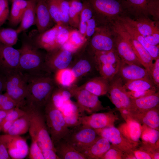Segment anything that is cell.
Instances as JSON below:
<instances>
[{
  "label": "cell",
  "instance_id": "obj_1",
  "mask_svg": "<svg viewBox=\"0 0 159 159\" xmlns=\"http://www.w3.org/2000/svg\"><path fill=\"white\" fill-rule=\"evenodd\" d=\"M21 37V45L19 49V71L28 79L52 74L47 72L45 68L46 52L39 48L24 32Z\"/></svg>",
  "mask_w": 159,
  "mask_h": 159
},
{
  "label": "cell",
  "instance_id": "obj_2",
  "mask_svg": "<svg viewBox=\"0 0 159 159\" xmlns=\"http://www.w3.org/2000/svg\"><path fill=\"white\" fill-rule=\"evenodd\" d=\"M52 75L28 79L27 95L21 107L24 106L43 110L57 85Z\"/></svg>",
  "mask_w": 159,
  "mask_h": 159
},
{
  "label": "cell",
  "instance_id": "obj_3",
  "mask_svg": "<svg viewBox=\"0 0 159 159\" xmlns=\"http://www.w3.org/2000/svg\"><path fill=\"white\" fill-rule=\"evenodd\" d=\"M20 108L27 111L29 114L30 123L28 132L32 140L37 142L41 150H52L55 151L47 130L43 110L26 107Z\"/></svg>",
  "mask_w": 159,
  "mask_h": 159
},
{
  "label": "cell",
  "instance_id": "obj_4",
  "mask_svg": "<svg viewBox=\"0 0 159 159\" xmlns=\"http://www.w3.org/2000/svg\"><path fill=\"white\" fill-rule=\"evenodd\" d=\"M43 112L47 130L54 145L66 137L70 128L66 124L62 112L53 104L51 98Z\"/></svg>",
  "mask_w": 159,
  "mask_h": 159
},
{
  "label": "cell",
  "instance_id": "obj_5",
  "mask_svg": "<svg viewBox=\"0 0 159 159\" xmlns=\"http://www.w3.org/2000/svg\"><path fill=\"white\" fill-rule=\"evenodd\" d=\"M81 0L90 4L97 26L109 25L121 16L124 9L122 3L117 0Z\"/></svg>",
  "mask_w": 159,
  "mask_h": 159
},
{
  "label": "cell",
  "instance_id": "obj_6",
  "mask_svg": "<svg viewBox=\"0 0 159 159\" xmlns=\"http://www.w3.org/2000/svg\"><path fill=\"white\" fill-rule=\"evenodd\" d=\"M96 67L100 76L110 82L117 74L121 61L115 49L96 51L94 54Z\"/></svg>",
  "mask_w": 159,
  "mask_h": 159
},
{
  "label": "cell",
  "instance_id": "obj_7",
  "mask_svg": "<svg viewBox=\"0 0 159 159\" xmlns=\"http://www.w3.org/2000/svg\"><path fill=\"white\" fill-rule=\"evenodd\" d=\"M86 48L93 55L96 51L115 49V33L110 25L97 26L96 31L86 44Z\"/></svg>",
  "mask_w": 159,
  "mask_h": 159
},
{
  "label": "cell",
  "instance_id": "obj_8",
  "mask_svg": "<svg viewBox=\"0 0 159 159\" xmlns=\"http://www.w3.org/2000/svg\"><path fill=\"white\" fill-rule=\"evenodd\" d=\"M67 89L69 91L72 97L76 99V103L82 112H85L91 114L100 111L110 109L103 106L98 96L75 84Z\"/></svg>",
  "mask_w": 159,
  "mask_h": 159
},
{
  "label": "cell",
  "instance_id": "obj_9",
  "mask_svg": "<svg viewBox=\"0 0 159 159\" xmlns=\"http://www.w3.org/2000/svg\"><path fill=\"white\" fill-rule=\"evenodd\" d=\"M99 136L95 129L81 124L70 129L68 134L64 139L82 153Z\"/></svg>",
  "mask_w": 159,
  "mask_h": 159
},
{
  "label": "cell",
  "instance_id": "obj_10",
  "mask_svg": "<svg viewBox=\"0 0 159 159\" xmlns=\"http://www.w3.org/2000/svg\"><path fill=\"white\" fill-rule=\"evenodd\" d=\"M124 84L122 79L117 75L109 82V88L107 93L123 118L127 115L131 100L126 92Z\"/></svg>",
  "mask_w": 159,
  "mask_h": 159
},
{
  "label": "cell",
  "instance_id": "obj_11",
  "mask_svg": "<svg viewBox=\"0 0 159 159\" xmlns=\"http://www.w3.org/2000/svg\"><path fill=\"white\" fill-rule=\"evenodd\" d=\"M111 28L114 32L119 35L129 43L140 63L149 73L153 59L148 51L126 31L118 20L112 23Z\"/></svg>",
  "mask_w": 159,
  "mask_h": 159
},
{
  "label": "cell",
  "instance_id": "obj_12",
  "mask_svg": "<svg viewBox=\"0 0 159 159\" xmlns=\"http://www.w3.org/2000/svg\"><path fill=\"white\" fill-rule=\"evenodd\" d=\"M6 77V93L15 102L17 107H20L23 105L27 95L28 79L19 70Z\"/></svg>",
  "mask_w": 159,
  "mask_h": 159
},
{
  "label": "cell",
  "instance_id": "obj_13",
  "mask_svg": "<svg viewBox=\"0 0 159 159\" xmlns=\"http://www.w3.org/2000/svg\"><path fill=\"white\" fill-rule=\"evenodd\" d=\"M85 44L75 53L72 63L69 67L72 70L76 81L83 77L88 76L97 69L94 55L86 49Z\"/></svg>",
  "mask_w": 159,
  "mask_h": 159
},
{
  "label": "cell",
  "instance_id": "obj_14",
  "mask_svg": "<svg viewBox=\"0 0 159 159\" xmlns=\"http://www.w3.org/2000/svg\"><path fill=\"white\" fill-rule=\"evenodd\" d=\"M74 53L62 47L46 52L45 66L47 72L54 74L58 70L69 67Z\"/></svg>",
  "mask_w": 159,
  "mask_h": 159
},
{
  "label": "cell",
  "instance_id": "obj_15",
  "mask_svg": "<svg viewBox=\"0 0 159 159\" xmlns=\"http://www.w3.org/2000/svg\"><path fill=\"white\" fill-rule=\"evenodd\" d=\"M19 49L0 42V74L6 77L19 70Z\"/></svg>",
  "mask_w": 159,
  "mask_h": 159
},
{
  "label": "cell",
  "instance_id": "obj_16",
  "mask_svg": "<svg viewBox=\"0 0 159 159\" xmlns=\"http://www.w3.org/2000/svg\"><path fill=\"white\" fill-rule=\"evenodd\" d=\"M0 141L6 147L11 158L23 159L29 153L26 140L20 135L8 134L0 135Z\"/></svg>",
  "mask_w": 159,
  "mask_h": 159
},
{
  "label": "cell",
  "instance_id": "obj_17",
  "mask_svg": "<svg viewBox=\"0 0 159 159\" xmlns=\"http://www.w3.org/2000/svg\"><path fill=\"white\" fill-rule=\"evenodd\" d=\"M95 130L99 136L106 139L111 145L127 154H132L137 148L114 126Z\"/></svg>",
  "mask_w": 159,
  "mask_h": 159
},
{
  "label": "cell",
  "instance_id": "obj_18",
  "mask_svg": "<svg viewBox=\"0 0 159 159\" xmlns=\"http://www.w3.org/2000/svg\"><path fill=\"white\" fill-rule=\"evenodd\" d=\"M60 26L55 24L48 30L39 33L37 29L32 30L28 35L39 49L48 52L59 48L57 38Z\"/></svg>",
  "mask_w": 159,
  "mask_h": 159
},
{
  "label": "cell",
  "instance_id": "obj_19",
  "mask_svg": "<svg viewBox=\"0 0 159 159\" xmlns=\"http://www.w3.org/2000/svg\"><path fill=\"white\" fill-rule=\"evenodd\" d=\"M159 104L158 91L144 97L131 99L126 117L134 119L150 109L159 107Z\"/></svg>",
  "mask_w": 159,
  "mask_h": 159
},
{
  "label": "cell",
  "instance_id": "obj_20",
  "mask_svg": "<svg viewBox=\"0 0 159 159\" xmlns=\"http://www.w3.org/2000/svg\"><path fill=\"white\" fill-rule=\"evenodd\" d=\"M117 119L113 111L95 112L89 115L83 116L81 124L95 130L114 126Z\"/></svg>",
  "mask_w": 159,
  "mask_h": 159
},
{
  "label": "cell",
  "instance_id": "obj_21",
  "mask_svg": "<svg viewBox=\"0 0 159 159\" xmlns=\"http://www.w3.org/2000/svg\"><path fill=\"white\" fill-rule=\"evenodd\" d=\"M122 3L124 9L138 14H150L155 20L159 19V0H126Z\"/></svg>",
  "mask_w": 159,
  "mask_h": 159
},
{
  "label": "cell",
  "instance_id": "obj_22",
  "mask_svg": "<svg viewBox=\"0 0 159 159\" xmlns=\"http://www.w3.org/2000/svg\"><path fill=\"white\" fill-rule=\"evenodd\" d=\"M125 120V122L121 125L118 129L125 137L137 148L141 143L140 140L142 132L141 125L130 117Z\"/></svg>",
  "mask_w": 159,
  "mask_h": 159
},
{
  "label": "cell",
  "instance_id": "obj_23",
  "mask_svg": "<svg viewBox=\"0 0 159 159\" xmlns=\"http://www.w3.org/2000/svg\"><path fill=\"white\" fill-rule=\"evenodd\" d=\"M36 24L38 31L42 33L55 24L49 11L46 0H37Z\"/></svg>",
  "mask_w": 159,
  "mask_h": 159
},
{
  "label": "cell",
  "instance_id": "obj_24",
  "mask_svg": "<svg viewBox=\"0 0 159 159\" xmlns=\"http://www.w3.org/2000/svg\"><path fill=\"white\" fill-rule=\"evenodd\" d=\"M115 33V49L121 61L143 66L129 43L119 35Z\"/></svg>",
  "mask_w": 159,
  "mask_h": 159
},
{
  "label": "cell",
  "instance_id": "obj_25",
  "mask_svg": "<svg viewBox=\"0 0 159 159\" xmlns=\"http://www.w3.org/2000/svg\"><path fill=\"white\" fill-rule=\"evenodd\" d=\"M126 82L143 78H150L145 68L135 64H129L121 61L117 74Z\"/></svg>",
  "mask_w": 159,
  "mask_h": 159
},
{
  "label": "cell",
  "instance_id": "obj_26",
  "mask_svg": "<svg viewBox=\"0 0 159 159\" xmlns=\"http://www.w3.org/2000/svg\"><path fill=\"white\" fill-rule=\"evenodd\" d=\"M122 17L143 36L159 34L158 21H152L144 16L140 17L135 20L127 16Z\"/></svg>",
  "mask_w": 159,
  "mask_h": 159
},
{
  "label": "cell",
  "instance_id": "obj_27",
  "mask_svg": "<svg viewBox=\"0 0 159 159\" xmlns=\"http://www.w3.org/2000/svg\"><path fill=\"white\" fill-rule=\"evenodd\" d=\"M117 19L126 31L139 42L148 51L153 60L159 57V45H153L149 44L145 40L144 37L134 27L128 23L122 16L119 17Z\"/></svg>",
  "mask_w": 159,
  "mask_h": 159
},
{
  "label": "cell",
  "instance_id": "obj_28",
  "mask_svg": "<svg viewBox=\"0 0 159 159\" xmlns=\"http://www.w3.org/2000/svg\"><path fill=\"white\" fill-rule=\"evenodd\" d=\"M111 146V143L107 139L99 136L82 154L86 159H100Z\"/></svg>",
  "mask_w": 159,
  "mask_h": 159
},
{
  "label": "cell",
  "instance_id": "obj_29",
  "mask_svg": "<svg viewBox=\"0 0 159 159\" xmlns=\"http://www.w3.org/2000/svg\"><path fill=\"white\" fill-rule=\"evenodd\" d=\"M109 85V82L100 76L90 78L80 86L98 97L107 94Z\"/></svg>",
  "mask_w": 159,
  "mask_h": 159
},
{
  "label": "cell",
  "instance_id": "obj_30",
  "mask_svg": "<svg viewBox=\"0 0 159 159\" xmlns=\"http://www.w3.org/2000/svg\"><path fill=\"white\" fill-rule=\"evenodd\" d=\"M54 146L56 153L60 159H86L64 139L60 140Z\"/></svg>",
  "mask_w": 159,
  "mask_h": 159
},
{
  "label": "cell",
  "instance_id": "obj_31",
  "mask_svg": "<svg viewBox=\"0 0 159 159\" xmlns=\"http://www.w3.org/2000/svg\"><path fill=\"white\" fill-rule=\"evenodd\" d=\"M36 3L37 0H30L24 13L20 24L16 29L19 34L24 32L33 25H35Z\"/></svg>",
  "mask_w": 159,
  "mask_h": 159
},
{
  "label": "cell",
  "instance_id": "obj_32",
  "mask_svg": "<svg viewBox=\"0 0 159 159\" xmlns=\"http://www.w3.org/2000/svg\"><path fill=\"white\" fill-rule=\"evenodd\" d=\"M30 0H15L12 5L8 19L9 24L16 26L21 22L24 13Z\"/></svg>",
  "mask_w": 159,
  "mask_h": 159
},
{
  "label": "cell",
  "instance_id": "obj_33",
  "mask_svg": "<svg viewBox=\"0 0 159 159\" xmlns=\"http://www.w3.org/2000/svg\"><path fill=\"white\" fill-rule=\"evenodd\" d=\"M140 137L144 146L159 150V130L143 125Z\"/></svg>",
  "mask_w": 159,
  "mask_h": 159
},
{
  "label": "cell",
  "instance_id": "obj_34",
  "mask_svg": "<svg viewBox=\"0 0 159 159\" xmlns=\"http://www.w3.org/2000/svg\"><path fill=\"white\" fill-rule=\"evenodd\" d=\"M159 107L153 108L134 120L140 124L158 130L159 127Z\"/></svg>",
  "mask_w": 159,
  "mask_h": 159
},
{
  "label": "cell",
  "instance_id": "obj_35",
  "mask_svg": "<svg viewBox=\"0 0 159 159\" xmlns=\"http://www.w3.org/2000/svg\"><path fill=\"white\" fill-rule=\"evenodd\" d=\"M87 42L85 38L77 29H72L68 40L62 46L64 49L74 53L81 48Z\"/></svg>",
  "mask_w": 159,
  "mask_h": 159
},
{
  "label": "cell",
  "instance_id": "obj_36",
  "mask_svg": "<svg viewBox=\"0 0 159 159\" xmlns=\"http://www.w3.org/2000/svg\"><path fill=\"white\" fill-rule=\"evenodd\" d=\"M53 77L57 85L63 88H67L76 82V79L69 68L57 71Z\"/></svg>",
  "mask_w": 159,
  "mask_h": 159
},
{
  "label": "cell",
  "instance_id": "obj_37",
  "mask_svg": "<svg viewBox=\"0 0 159 159\" xmlns=\"http://www.w3.org/2000/svg\"><path fill=\"white\" fill-rule=\"evenodd\" d=\"M70 8L69 13L70 26L79 29L80 15L83 7L81 0H69Z\"/></svg>",
  "mask_w": 159,
  "mask_h": 159
},
{
  "label": "cell",
  "instance_id": "obj_38",
  "mask_svg": "<svg viewBox=\"0 0 159 159\" xmlns=\"http://www.w3.org/2000/svg\"><path fill=\"white\" fill-rule=\"evenodd\" d=\"M26 111V114L14 121L6 134L12 135H20L28 132L30 116L29 113Z\"/></svg>",
  "mask_w": 159,
  "mask_h": 159
},
{
  "label": "cell",
  "instance_id": "obj_39",
  "mask_svg": "<svg viewBox=\"0 0 159 159\" xmlns=\"http://www.w3.org/2000/svg\"><path fill=\"white\" fill-rule=\"evenodd\" d=\"M124 85L126 91H140L158 89L150 78H143L127 81Z\"/></svg>",
  "mask_w": 159,
  "mask_h": 159
},
{
  "label": "cell",
  "instance_id": "obj_40",
  "mask_svg": "<svg viewBox=\"0 0 159 159\" xmlns=\"http://www.w3.org/2000/svg\"><path fill=\"white\" fill-rule=\"evenodd\" d=\"M72 97L67 89L57 85L53 91L51 99L54 105L60 109L64 103L70 100Z\"/></svg>",
  "mask_w": 159,
  "mask_h": 159
},
{
  "label": "cell",
  "instance_id": "obj_41",
  "mask_svg": "<svg viewBox=\"0 0 159 159\" xmlns=\"http://www.w3.org/2000/svg\"><path fill=\"white\" fill-rule=\"evenodd\" d=\"M81 1L83 3V7L80 15L78 30L82 36L85 38L87 23L92 17L93 13L90 4L85 1Z\"/></svg>",
  "mask_w": 159,
  "mask_h": 159
},
{
  "label": "cell",
  "instance_id": "obj_42",
  "mask_svg": "<svg viewBox=\"0 0 159 159\" xmlns=\"http://www.w3.org/2000/svg\"><path fill=\"white\" fill-rule=\"evenodd\" d=\"M19 34L16 29L0 28V42L12 46L16 43Z\"/></svg>",
  "mask_w": 159,
  "mask_h": 159
},
{
  "label": "cell",
  "instance_id": "obj_43",
  "mask_svg": "<svg viewBox=\"0 0 159 159\" xmlns=\"http://www.w3.org/2000/svg\"><path fill=\"white\" fill-rule=\"evenodd\" d=\"M47 7L55 24L62 26L59 7L57 0H46Z\"/></svg>",
  "mask_w": 159,
  "mask_h": 159
},
{
  "label": "cell",
  "instance_id": "obj_44",
  "mask_svg": "<svg viewBox=\"0 0 159 159\" xmlns=\"http://www.w3.org/2000/svg\"><path fill=\"white\" fill-rule=\"evenodd\" d=\"M57 1L60 11L62 26L71 27L69 23L70 6L69 0H57Z\"/></svg>",
  "mask_w": 159,
  "mask_h": 159
},
{
  "label": "cell",
  "instance_id": "obj_45",
  "mask_svg": "<svg viewBox=\"0 0 159 159\" xmlns=\"http://www.w3.org/2000/svg\"><path fill=\"white\" fill-rule=\"evenodd\" d=\"M127 154L111 145L100 159H126Z\"/></svg>",
  "mask_w": 159,
  "mask_h": 159
},
{
  "label": "cell",
  "instance_id": "obj_46",
  "mask_svg": "<svg viewBox=\"0 0 159 159\" xmlns=\"http://www.w3.org/2000/svg\"><path fill=\"white\" fill-rule=\"evenodd\" d=\"M73 28H74L71 27L60 26L57 38V43L58 47H62L67 41L70 31Z\"/></svg>",
  "mask_w": 159,
  "mask_h": 159
},
{
  "label": "cell",
  "instance_id": "obj_47",
  "mask_svg": "<svg viewBox=\"0 0 159 159\" xmlns=\"http://www.w3.org/2000/svg\"><path fill=\"white\" fill-rule=\"evenodd\" d=\"M26 112L22 109L16 107L11 110L0 123V128L2 125L7 121H14L24 116Z\"/></svg>",
  "mask_w": 159,
  "mask_h": 159
},
{
  "label": "cell",
  "instance_id": "obj_48",
  "mask_svg": "<svg viewBox=\"0 0 159 159\" xmlns=\"http://www.w3.org/2000/svg\"><path fill=\"white\" fill-rule=\"evenodd\" d=\"M149 72L150 77L157 89L159 87V57L155 60Z\"/></svg>",
  "mask_w": 159,
  "mask_h": 159
},
{
  "label": "cell",
  "instance_id": "obj_49",
  "mask_svg": "<svg viewBox=\"0 0 159 159\" xmlns=\"http://www.w3.org/2000/svg\"><path fill=\"white\" fill-rule=\"evenodd\" d=\"M9 13L8 0H0V28L8 19Z\"/></svg>",
  "mask_w": 159,
  "mask_h": 159
},
{
  "label": "cell",
  "instance_id": "obj_50",
  "mask_svg": "<svg viewBox=\"0 0 159 159\" xmlns=\"http://www.w3.org/2000/svg\"><path fill=\"white\" fill-rule=\"evenodd\" d=\"M29 158L31 159H44L42 150L37 142L32 140Z\"/></svg>",
  "mask_w": 159,
  "mask_h": 159
},
{
  "label": "cell",
  "instance_id": "obj_51",
  "mask_svg": "<svg viewBox=\"0 0 159 159\" xmlns=\"http://www.w3.org/2000/svg\"><path fill=\"white\" fill-rule=\"evenodd\" d=\"M156 89H150L140 91H126V92L131 99H134L154 94L156 92Z\"/></svg>",
  "mask_w": 159,
  "mask_h": 159
},
{
  "label": "cell",
  "instance_id": "obj_52",
  "mask_svg": "<svg viewBox=\"0 0 159 159\" xmlns=\"http://www.w3.org/2000/svg\"><path fill=\"white\" fill-rule=\"evenodd\" d=\"M97 26V23L95 19L92 16L87 23L85 38L87 42L95 33Z\"/></svg>",
  "mask_w": 159,
  "mask_h": 159
},
{
  "label": "cell",
  "instance_id": "obj_53",
  "mask_svg": "<svg viewBox=\"0 0 159 159\" xmlns=\"http://www.w3.org/2000/svg\"><path fill=\"white\" fill-rule=\"evenodd\" d=\"M132 154L135 159H152V157L148 153L140 148L134 150Z\"/></svg>",
  "mask_w": 159,
  "mask_h": 159
},
{
  "label": "cell",
  "instance_id": "obj_54",
  "mask_svg": "<svg viewBox=\"0 0 159 159\" xmlns=\"http://www.w3.org/2000/svg\"><path fill=\"white\" fill-rule=\"evenodd\" d=\"M17 107L15 102L11 97L3 102L0 106V110L8 111Z\"/></svg>",
  "mask_w": 159,
  "mask_h": 159
},
{
  "label": "cell",
  "instance_id": "obj_55",
  "mask_svg": "<svg viewBox=\"0 0 159 159\" xmlns=\"http://www.w3.org/2000/svg\"><path fill=\"white\" fill-rule=\"evenodd\" d=\"M146 41L152 45H157L159 43V34L143 36Z\"/></svg>",
  "mask_w": 159,
  "mask_h": 159
},
{
  "label": "cell",
  "instance_id": "obj_56",
  "mask_svg": "<svg viewBox=\"0 0 159 159\" xmlns=\"http://www.w3.org/2000/svg\"><path fill=\"white\" fill-rule=\"evenodd\" d=\"M42 152L44 159H60L56 152L52 150L42 149Z\"/></svg>",
  "mask_w": 159,
  "mask_h": 159
},
{
  "label": "cell",
  "instance_id": "obj_57",
  "mask_svg": "<svg viewBox=\"0 0 159 159\" xmlns=\"http://www.w3.org/2000/svg\"><path fill=\"white\" fill-rule=\"evenodd\" d=\"M14 121H9L3 123L0 128V132L2 131L5 134L7 133L9 130L12 125Z\"/></svg>",
  "mask_w": 159,
  "mask_h": 159
},
{
  "label": "cell",
  "instance_id": "obj_58",
  "mask_svg": "<svg viewBox=\"0 0 159 159\" xmlns=\"http://www.w3.org/2000/svg\"><path fill=\"white\" fill-rule=\"evenodd\" d=\"M0 153L6 159H11L4 145L0 141Z\"/></svg>",
  "mask_w": 159,
  "mask_h": 159
},
{
  "label": "cell",
  "instance_id": "obj_59",
  "mask_svg": "<svg viewBox=\"0 0 159 159\" xmlns=\"http://www.w3.org/2000/svg\"><path fill=\"white\" fill-rule=\"evenodd\" d=\"M6 77L0 74V94L6 89Z\"/></svg>",
  "mask_w": 159,
  "mask_h": 159
},
{
  "label": "cell",
  "instance_id": "obj_60",
  "mask_svg": "<svg viewBox=\"0 0 159 159\" xmlns=\"http://www.w3.org/2000/svg\"><path fill=\"white\" fill-rule=\"evenodd\" d=\"M10 97L6 92L4 94H0V106L4 101Z\"/></svg>",
  "mask_w": 159,
  "mask_h": 159
},
{
  "label": "cell",
  "instance_id": "obj_61",
  "mask_svg": "<svg viewBox=\"0 0 159 159\" xmlns=\"http://www.w3.org/2000/svg\"><path fill=\"white\" fill-rule=\"evenodd\" d=\"M11 110L8 111L0 110V123Z\"/></svg>",
  "mask_w": 159,
  "mask_h": 159
},
{
  "label": "cell",
  "instance_id": "obj_62",
  "mask_svg": "<svg viewBox=\"0 0 159 159\" xmlns=\"http://www.w3.org/2000/svg\"><path fill=\"white\" fill-rule=\"evenodd\" d=\"M0 159H6L0 153Z\"/></svg>",
  "mask_w": 159,
  "mask_h": 159
},
{
  "label": "cell",
  "instance_id": "obj_63",
  "mask_svg": "<svg viewBox=\"0 0 159 159\" xmlns=\"http://www.w3.org/2000/svg\"><path fill=\"white\" fill-rule=\"evenodd\" d=\"M14 0H8V1H11V2Z\"/></svg>",
  "mask_w": 159,
  "mask_h": 159
}]
</instances>
